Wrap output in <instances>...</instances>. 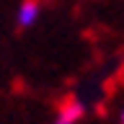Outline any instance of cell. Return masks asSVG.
Masks as SVG:
<instances>
[{"instance_id":"7a4b0ae2","label":"cell","mask_w":124,"mask_h":124,"mask_svg":"<svg viewBox=\"0 0 124 124\" xmlns=\"http://www.w3.org/2000/svg\"><path fill=\"white\" fill-rule=\"evenodd\" d=\"M39 3L36 0H23L21 8H18V13H16V23L21 26V29H29V26H34L39 18Z\"/></svg>"},{"instance_id":"6da1fadb","label":"cell","mask_w":124,"mask_h":124,"mask_svg":"<svg viewBox=\"0 0 124 124\" xmlns=\"http://www.w3.org/2000/svg\"><path fill=\"white\" fill-rule=\"evenodd\" d=\"M83 114H85V103L83 101L67 98L60 106V114H57V119H54L52 124H78L80 119H83Z\"/></svg>"}]
</instances>
